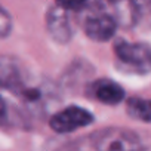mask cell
<instances>
[{
    "label": "cell",
    "mask_w": 151,
    "mask_h": 151,
    "mask_svg": "<svg viewBox=\"0 0 151 151\" xmlns=\"http://www.w3.org/2000/svg\"><path fill=\"white\" fill-rule=\"evenodd\" d=\"M67 151H147L142 138L122 127L99 129L68 144Z\"/></svg>",
    "instance_id": "cell-1"
},
{
    "label": "cell",
    "mask_w": 151,
    "mask_h": 151,
    "mask_svg": "<svg viewBox=\"0 0 151 151\" xmlns=\"http://www.w3.org/2000/svg\"><path fill=\"white\" fill-rule=\"evenodd\" d=\"M89 0H56V5L65 11H80Z\"/></svg>",
    "instance_id": "cell-9"
},
{
    "label": "cell",
    "mask_w": 151,
    "mask_h": 151,
    "mask_svg": "<svg viewBox=\"0 0 151 151\" xmlns=\"http://www.w3.org/2000/svg\"><path fill=\"white\" fill-rule=\"evenodd\" d=\"M67 12L68 11H65L56 5L55 8H52L47 12V17H46L47 30H49L50 36L59 43L68 42L73 36V28H71Z\"/></svg>",
    "instance_id": "cell-7"
},
{
    "label": "cell",
    "mask_w": 151,
    "mask_h": 151,
    "mask_svg": "<svg viewBox=\"0 0 151 151\" xmlns=\"http://www.w3.org/2000/svg\"><path fill=\"white\" fill-rule=\"evenodd\" d=\"M88 93L96 101L107 105H117L124 98L123 88L108 79H102V80H96L91 83L88 88Z\"/></svg>",
    "instance_id": "cell-6"
},
{
    "label": "cell",
    "mask_w": 151,
    "mask_h": 151,
    "mask_svg": "<svg viewBox=\"0 0 151 151\" xmlns=\"http://www.w3.org/2000/svg\"><path fill=\"white\" fill-rule=\"evenodd\" d=\"M117 64L129 73L148 74L151 71V46L119 40L114 45Z\"/></svg>",
    "instance_id": "cell-2"
},
{
    "label": "cell",
    "mask_w": 151,
    "mask_h": 151,
    "mask_svg": "<svg viewBox=\"0 0 151 151\" xmlns=\"http://www.w3.org/2000/svg\"><path fill=\"white\" fill-rule=\"evenodd\" d=\"M117 30V19L108 14H98L86 19L85 31L89 39L95 42L110 40Z\"/></svg>",
    "instance_id": "cell-5"
},
{
    "label": "cell",
    "mask_w": 151,
    "mask_h": 151,
    "mask_svg": "<svg viewBox=\"0 0 151 151\" xmlns=\"http://www.w3.org/2000/svg\"><path fill=\"white\" fill-rule=\"evenodd\" d=\"M14 93L24 102L25 107H30L34 111L45 108L46 102L52 98L50 95H53L50 92L49 85H46V83H34V85H31L28 80H25Z\"/></svg>",
    "instance_id": "cell-4"
},
{
    "label": "cell",
    "mask_w": 151,
    "mask_h": 151,
    "mask_svg": "<svg viewBox=\"0 0 151 151\" xmlns=\"http://www.w3.org/2000/svg\"><path fill=\"white\" fill-rule=\"evenodd\" d=\"M0 22H2V25H0V31H2V36L3 37H6L8 36V33H9V30H11V17L8 15V12L3 9L2 11V18H0Z\"/></svg>",
    "instance_id": "cell-10"
},
{
    "label": "cell",
    "mask_w": 151,
    "mask_h": 151,
    "mask_svg": "<svg viewBox=\"0 0 151 151\" xmlns=\"http://www.w3.org/2000/svg\"><path fill=\"white\" fill-rule=\"evenodd\" d=\"M126 111L135 120L151 123V99L130 98L126 102Z\"/></svg>",
    "instance_id": "cell-8"
},
{
    "label": "cell",
    "mask_w": 151,
    "mask_h": 151,
    "mask_svg": "<svg viewBox=\"0 0 151 151\" xmlns=\"http://www.w3.org/2000/svg\"><path fill=\"white\" fill-rule=\"evenodd\" d=\"M92 122H93V116L88 110L73 105L53 114L49 124L56 133H68L76 129L89 126Z\"/></svg>",
    "instance_id": "cell-3"
}]
</instances>
